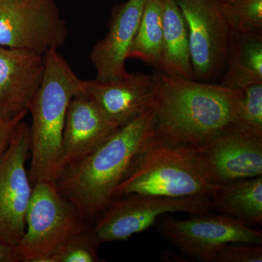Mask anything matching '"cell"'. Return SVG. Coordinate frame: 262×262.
<instances>
[{
	"label": "cell",
	"instance_id": "1",
	"mask_svg": "<svg viewBox=\"0 0 262 262\" xmlns=\"http://www.w3.org/2000/svg\"><path fill=\"white\" fill-rule=\"evenodd\" d=\"M155 77L158 96L155 137L164 144L201 147L226 133L245 129L238 118L244 90L160 72Z\"/></svg>",
	"mask_w": 262,
	"mask_h": 262
},
{
	"label": "cell",
	"instance_id": "2",
	"mask_svg": "<svg viewBox=\"0 0 262 262\" xmlns=\"http://www.w3.org/2000/svg\"><path fill=\"white\" fill-rule=\"evenodd\" d=\"M156 105V104H155ZM155 106L119 127L92 152L67 167L55 184L81 216L94 223L155 138Z\"/></svg>",
	"mask_w": 262,
	"mask_h": 262
},
{
	"label": "cell",
	"instance_id": "3",
	"mask_svg": "<svg viewBox=\"0 0 262 262\" xmlns=\"http://www.w3.org/2000/svg\"><path fill=\"white\" fill-rule=\"evenodd\" d=\"M42 80L29 111L32 116L31 168L32 186L39 182L56 183L63 170L62 140L67 108L72 98L84 92L78 78L58 50L44 56Z\"/></svg>",
	"mask_w": 262,
	"mask_h": 262
},
{
	"label": "cell",
	"instance_id": "4",
	"mask_svg": "<svg viewBox=\"0 0 262 262\" xmlns=\"http://www.w3.org/2000/svg\"><path fill=\"white\" fill-rule=\"evenodd\" d=\"M216 185L198 171L187 148L168 145L155 137L130 175L115 189L113 198L130 194L210 198Z\"/></svg>",
	"mask_w": 262,
	"mask_h": 262
},
{
	"label": "cell",
	"instance_id": "5",
	"mask_svg": "<svg viewBox=\"0 0 262 262\" xmlns=\"http://www.w3.org/2000/svg\"><path fill=\"white\" fill-rule=\"evenodd\" d=\"M89 225L61 195L55 183H36L26 215L25 232L17 246L20 262H51L62 245L91 228Z\"/></svg>",
	"mask_w": 262,
	"mask_h": 262
},
{
	"label": "cell",
	"instance_id": "6",
	"mask_svg": "<svg viewBox=\"0 0 262 262\" xmlns=\"http://www.w3.org/2000/svg\"><path fill=\"white\" fill-rule=\"evenodd\" d=\"M213 210L209 196L166 198L130 194L113 198L92 228L98 245L127 241L156 225L160 217L173 213L205 214Z\"/></svg>",
	"mask_w": 262,
	"mask_h": 262
},
{
	"label": "cell",
	"instance_id": "7",
	"mask_svg": "<svg viewBox=\"0 0 262 262\" xmlns=\"http://www.w3.org/2000/svg\"><path fill=\"white\" fill-rule=\"evenodd\" d=\"M68 36L54 0L0 1V46L44 56L58 50Z\"/></svg>",
	"mask_w": 262,
	"mask_h": 262
},
{
	"label": "cell",
	"instance_id": "8",
	"mask_svg": "<svg viewBox=\"0 0 262 262\" xmlns=\"http://www.w3.org/2000/svg\"><path fill=\"white\" fill-rule=\"evenodd\" d=\"M156 224L165 238L196 261L213 262L217 253L229 244H262L261 231L222 213L193 215L187 220L161 216Z\"/></svg>",
	"mask_w": 262,
	"mask_h": 262
},
{
	"label": "cell",
	"instance_id": "9",
	"mask_svg": "<svg viewBox=\"0 0 262 262\" xmlns=\"http://www.w3.org/2000/svg\"><path fill=\"white\" fill-rule=\"evenodd\" d=\"M187 22L193 80L213 82L227 67L232 29L221 0H177Z\"/></svg>",
	"mask_w": 262,
	"mask_h": 262
},
{
	"label": "cell",
	"instance_id": "10",
	"mask_svg": "<svg viewBox=\"0 0 262 262\" xmlns=\"http://www.w3.org/2000/svg\"><path fill=\"white\" fill-rule=\"evenodd\" d=\"M30 149V127L22 120L0 159V239L14 246H18L25 232L32 195L33 186L26 169Z\"/></svg>",
	"mask_w": 262,
	"mask_h": 262
},
{
	"label": "cell",
	"instance_id": "11",
	"mask_svg": "<svg viewBox=\"0 0 262 262\" xmlns=\"http://www.w3.org/2000/svg\"><path fill=\"white\" fill-rule=\"evenodd\" d=\"M187 149L198 171L211 184L262 176V135L252 131L237 129Z\"/></svg>",
	"mask_w": 262,
	"mask_h": 262
},
{
	"label": "cell",
	"instance_id": "12",
	"mask_svg": "<svg viewBox=\"0 0 262 262\" xmlns=\"http://www.w3.org/2000/svg\"><path fill=\"white\" fill-rule=\"evenodd\" d=\"M85 94L120 127L155 106L158 85L155 75L129 74L113 82L82 80Z\"/></svg>",
	"mask_w": 262,
	"mask_h": 262
},
{
	"label": "cell",
	"instance_id": "13",
	"mask_svg": "<svg viewBox=\"0 0 262 262\" xmlns=\"http://www.w3.org/2000/svg\"><path fill=\"white\" fill-rule=\"evenodd\" d=\"M146 3V0H127L114 7L107 34L91 53L96 80L113 82L128 75L125 63Z\"/></svg>",
	"mask_w": 262,
	"mask_h": 262
},
{
	"label": "cell",
	"instance_id": "14",
	"mask_svg": "<svg viewBox=\"0 0 262 262\" xmlns=\"http://www.w3.org/2000/svg\"><path fill=\"white\" fill-rule=\"evenodd\" d=\"M44 70V56L0 46V118L27 115Z\"/></svg>",
	"mask_w": 262,
	"mask_h": 262
},
{
	"label": "cell",
	"instance_id": "15",
	"mask_svg": "<svg viewBox=\"0 0 262 262\" xmlns=\"http://www.w3.org/2000/svg\"><path fill=\"white\" fill-rule=\"evenodd\" d=\"M119 127L85 93L75 96L67 108L63 127V170L92 152Z\"/></svg>",
	"mask_w": 262,
	"mask_h": 262
},
{
	"label": "cell",
	"instance_id": "16",
	"mask_svg": "<svg viewBox=\"0 0 262 262\" xmlns=\"http://www.w3.org/2000/svg\"><path fill=\"white\" fill-rule=\"evenodd\" d=\"M163 36L159 71L178 78L193 79L189 31L177 0H163Z\"/></svg>",
	"mask_w": 262,
	"mask_h": 262
},
{
	"label": "cell",
	"instance_id": "17",
	"mask_svg": "<svg viewBox=\"0 0 262 262\" xmlns=\"http://www.w3.org/2000/svg\"><path fill=\"white\" fill-rule=\"evenodd\" d=\"M212 208L244 225L262 224V176L217 184Z\"/></svg>",
	"mask_w": 262,
	"mask_h": 262
},
{
	"label": "cell",
	"instance_id": "18",
	"mask_svg": "<svg viewBox=\"0 0 262 262\" xmlns=\"http://www.w3.org/2000/svg\"><path fill=\"white\" fill-rule=\"evenodd\" d=\"M222 84L244 90L262 83V34L232 30L227 67Z\"/></svg>",
	"mask_w": 262,
	"mask_h": 262
},
{
	"label": "cell",
	"instance_id": "19",
	"mask_svg": "<svg viewBox=\"0 0 262 262\" xmlns=\"http://www.w3.org/2000/svg\"><path fill=\"white\" fill-rule=\"evenodd\" d=\"M163 36V0H146L128 58L140 60L159 70Z\"/></svg>",
	"mask_w": 262,
	"mask_h": 262
},
{
	"label": "cell",
	"instance_id": "20",
	"mask_svg": "<svg viewBox=\"0 0 262 262\" xmlns=\"http://www.w3.org/2000/svg\"><path fill=\"white\" fill-rule=\"evenodd\" d=\"M222 10L232 30L262 34V0L222 2Z\"/></svg>",
	"mask_w": 262,
	"mask_h": 262
},
{
	"label": "cell",
	"instance_id": "21",
	"mask_svg": "<svg viewBox=\"0 0 262 262\" xmlns=\"http://www.w3.org/2000/svg\"><path fill=\"white\" fill-rule=\"evenodd\" d=\"M92 227L74 236L58 248L51 258V262L103 261L98 256Z\"/></svg>",
	"mask_w": 262,
	"mask_h": 262
},
{
	"label": "cell",
	"instance_id": "22",
	"mask_svg": "<svg viewBox=\"0 0 262 262\" xmlns=\"http://www.w3.org/2000/svg\"><path fill=\"white\" fill-rule=\"evenodd\" d=\"M244 91L238 108L239 121L246 130L262 135V83L252 84Z\"/></svg>",
	"mask_w": 262,
	"mask_h": 262
},
{
	"label": "cell",
	"instance_id": "23",
	"mask_svg": "<svg viewBox=\"0 0 262 262\" xmlns=\"http://www.w3.org/2000/svg\"><path fill=\"white\" fill-rule=\"evenodd\" d=\"M261 244L233 243L222 248L213 262H261Z\"/></svg>",
	"mask_w": 262,
	"mask_h": 262
},
{
	"label": "cell",
	"instance_id": "24",
	"mask_svg": "<svg viewBox=\"0 0 262 262\" xmlns=\"http://www.w3.org/2000/svg\"><path fill=\"white\" fill-rule=\"evenodd\" d=\"M25 116L21 115L12 120L0 118V159L3 158L10 145L15 127L19 122L24 120Z\"/></svg>",
	"mask_w": 262,
	"mask_h": 262
},
{
	"label": "cell",
	"instance_id": "25",
	"mask_svg": "<svg viewBox=\"0 0 262 262\" xmlns=\"http://www.w3.org/2000/svg\"><path fill=\"white\" fill-rule=\"evenodd\" d=\"M0 262H20L17 246L0 239Z\"/></svg>",
	"mask_w": 262,
	"mask_h": 262
},
{
	"label": "cell",
	"instance_id": "26",
	"mask_svg": "<svg viewBox=\"0 0 262 262\" xmlns=\"http://www.w3.org/2000/svg\"><path fill=\"white\" fill-rule=\"evenodd\" d=\"M161 258H163V259L166 261H186V260H184V258L182 257L181 256H179V255L175 254V253L169 252V251H166V250L161 253Z\"/></svg>",
	"mask_w": 262,
	"mask_h": 262
},
{
	"label": "cell",
	"instance_id": "27",
	"mask_svg": "<svg viewBox=\"0 0 262 262\" xmlns=\"http://www.w3.org/2000/svg\"><path fill=\"white\" fill-rule=\"evenodd\" d=\"M221 1H222V2H227V1H229V0H221Z\"/></svg>",
	"mask_w": 262,
	"mask_h": 262
},
{
	"label": "cell",
	"instance_id": "28",
	"mask_svg": "<svg viewBox=\"0 0 262 262\" xmlns=\"http://www.w3.org/2000/svg\"><path fill=\"white\" fill-rule=\"evenodd\" d=\"M0 1H3V0H0Z\"/></svg>",
	"mask_w": 262,
	"mask_h": 262
}]
</instances>
